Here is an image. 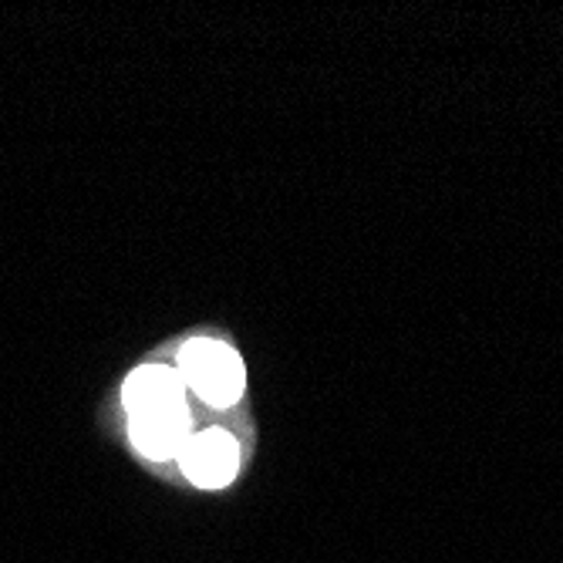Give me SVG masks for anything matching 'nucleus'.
<instances>
[{"mask_svg":"<svg viewBox=\"0 0 563 563\" xmlns=\"http://www.w3.org/2000/svg\"><path fill=\"white\" fill-rule=\"evenodd\" d=\"M176 372L183 375L186 388H192L202 401L213 408H230L243 395V362L240 354L213 338H192L179 351Z\"/></svg>","mask_w":563,"mask_h":563,"instance_id":"obj_1","label":"nucleus"},{"mask_svg":"<svg viewBox=\"0 0 563 563\" xmlns=\"http://www.w3.org/2000/svg\"><path fill=\"white\" fill-rule=\"evenodd\" d=\"M179 466L196 486L220 489L240 470V445L227 429H207L186 442L179 452Z\"/></svg>","mask_w":563,"mask_h":563,"instance_id":"obj_2","label":"nucleus"},{"mask_svg":"<svg viewBox=\"0 0 563 563\" xmlns=\"http://www.w3.org/2000/svg\"><path fill=\"white\" fill-rule=\"evenodd\" d=\"M192 439L189 405L156 408V412L132 416V442L148 459H179L186 442Z\"/></svg>","mask_w":563,"mask_h":563,"instance_id":"obj_3","label":"nucleus"},{"mask_svg":"<svg viewBox=\"0 0 563 563\" xmlns=\"http://www.w3.org/2000/svg\"><path fill=\"white\" fill-rule=\"evenodd\" d=\"M186 382L176 368L166 365H145L129 375L122 401L129 408V416L139 412H156V408H176L186 405Z\"/></svg>","mask_w":563,"mask_h":563,"instance_id":"obj_4","label":"nucleus"}]
</instances>
